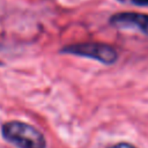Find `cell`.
<instances>
[{
    "mask_svg": "<svg viewBox=\"0 0 148 148\" xmlns=\"http://www.w3.org/2000/svg\"><path fill=\"white\" fill-rule=\"evenodd\" d=\"M1 131L2 136L18 148H46V141L43 134L23 121H7L2 125Z\"/></svg>",
    "mask_w": 148,
    "mask_h": 148,
    "instance_id": "cell-1",
    "label": "cell"
},
{
    "mask_svg": "<svg viewBox=\"0 0 148 148\" xmlns=\"http://www.w3.org/2000/svg\"><path fill=\"white\" fill-rule=\"evenodd\" d=\"M60 52L95 59V60L103 62V64H106V65L116 62V60L118 58V53H117L114 47H112L109 44L95 43V42L68 45V46L61 49Z\"/></svg>",
    "mask_w": 148,
    "mask_h": 148,
    "instance_id": "cell-2",
    "label": "cell"
},
{
    "mask_svg": "<svg viewBox=\"0 0 148 148\" xmlns=\"http://www.w3.org/2000/svg\"><path fill=\"white\" fill-rule=\"evenodd\" d=\"M110 24L117 28H136L148 35V14L119 13L110 17Z\"/></svg>",
    "mask_w": 148,
    "mask_h": 148,
    "instance_id": "cell-3",
    "label": "cell"
},
{
    "mask_svg": "<svg viewBox=\"0 0 148 148\" xmlns=\"http://www.w3.org/2000/svg\"><path fill=\"white\" fill-rule=\"evenodd\" d=\"M109 148H135V147L130 145V143H126V142H120V143H116Z\"/></svg>",
    "mask_w": 148,
    "mask_h": 148,
    "instance_id": "cell-4",
    "label": "cell"
},
{
    "mask_svg": "<svg viewBox=\"0 0 148 148\" xmlns=\"http://www.w3.org/2000/svg\"><path fill=\"white\" fill-rule=\"evenodd\" d=\"M136 6H148V0H131Z\"/></svg>",
    "mask_w": 148,
    "mask_h": 148,
    "instance_id": "cell-5",
    "label": "cell"
}]
</instances>
